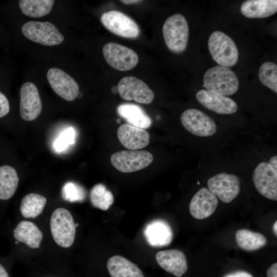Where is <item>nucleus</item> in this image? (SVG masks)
I'll return each mask as SVG.
<instances>
[{
  "label": "nucleus",
  "instance_id": "obj_1",
  "mask_svg": "<svg viewBox=\"0 0 277 277\" xmlns=\"http://www.w3.org/2000/svg\"><path fill=\"white\" fill-rule=\"evenodd\" d=\"M203 86L212 93L226 96L236 92L239 82L236 75L229 68L216 66L205 72Z\"/></svg>",
  "mask_w": 277,
  "mask_h": 277
},
{
  "label": "nucleus",
  "instance_id": "obj_2",
  "mask_svg": "<svg viewBox=\"0 0 277 277\" xmlns=\"http://www.w3.org/2000/svg\"><path fill=\"white\" fill-rule=\"evenodd\" d=\"M162 32L164 41L171 52H183L186 49L189 38V27L185 17L181 14H174L167 18Z\"/></svg>",
  "mask_w": 277,
  "mask_h": 277
},
{
  "label": "nucleus",
  "instance_id": "obj_3",
  "mask_svg": "<svg viewBox=\"0 0 277 277\" xmlns=\"http://www.w3.org/2000/svg\"><path fill=\"white\" fill-rule=\"evenodd\" d=\"M208 47L213 60L219 66L228 68L237 63L238 47L233 39L224 32L215 31L212 33L209 37Z\"/></svg>",
  "mask_w": 277,
  "mask_h": 277
},
{
  "label": "nucleus",
  "instance_id": "obj_4",
  "mask_svg": "<svg viewBox=\"0 0 277 277\" xmlns=\"http://www.w3.org/2000/svg\"><path fill=\"white\" fill-rule=\"evenodd\" d=\"M78 223H74L71 213L63 208L56 209L50 218V231L55 243L68 248L73 244Z\"/></svg>",
  "mask_w": 277,
  "mask_h": 277
},
{
  "label": "nucleus",
  "instance_id": "obj_5",
  "mask_svg": "<svg viewBox=\"0 0 277 277\" xmlns=\"http://www.w3.org/2000/svg\"><path fill=\"white\" fill-rule=\"evenodd\" d=\"M22 31L30 40L48 46L59 45L64 39L56 27L49 22H28L23 25Z\"/></svg>",
  "mask_w": 277,
  "mask_h": 277
},
{
  "label": "nucleus",
  "instance_id": "obj_6",
  "mask_svg": "<svg viewBox=\"0 0 277 277\" xmlns=\"http://www.w3.org/2000/svg\"><path fill=\"white\" fill-rule=\"evenodd\" d=\"M152 154L145 150H121L110 157L112 165L118 171L131 173L142 170L151 164Z\"/></svg>",
  "mask_w": 277,
  "mask_h": 277
},
{
  "label": "nucleus",
  "instance_id": "obj_7",
  "mask_svg": "<svg viewBox=\"0 0 277 277\" xmlns=\"http://www.w3.org/2000/svg\"><path fill=\"white\" fill-rule=\"evenodd\" d=\"M105 60L112 68L120 71L133 69L138 56L132 49L116 43H108L103 48Z\"/></svg>",
  "mask_w": 277,
  "mask_h": 277
},
{
  "label": "nucleus",
  "instance_id": "obj_8",
  "mask_svg": "<svg viewBox=\"0 0 277 277\" xmlns=\"http://www.w3.org/2000/svg\"><path fill=\"white\" fill-rule=\"evenodd\" d=\"M104 26L112 33L126 38H137L140 29L137 24L122 12L111 10L104 13L101 17Z\"/></svg>",
  "mask_w": 277,
  "mask_h": 277
},
{
  "label": "nucleus",
  "instance_id": "obj_9",
  "mask_svg": "<svg viewBox=\"0 0 277 277\" xmlns=\"http://www.w3.org/2000/svg\"><path fill=\"white\" fill-rule=\"evenodd\" d=\"M180 120L183 126L191 134L200 137H208L216 131V124L208 115L201 110L191 108L184 111Z\"/></svg>",
  "mask_w": 277,
  "mask_h": 277
},
{
  "label": "nucleus",
  "instance_id": "obj_10",
  "mask_svg": "<svg viewBox=\"0 0 277 277\" xmlns=\"http://www.w3.org/2000/svg\"><path fill=\"white\" fill-rule=\"evenodd\" d=\"M117 90L123 99L141 104H150L154 97V92L149 86L134 76L122 78L118 83Z\"/></svg>",
  "mask_w": 277,
  "mask_h": 277
},
{
  "label": "nucleus",
  "instance_id": "obj_11",
  "mask_svg": "<svg viewBox=\"0 0 277 277\" xmlns=\"http://www.w3.org/2000/svg\"><path fill=\"white\" fill-rule=\"evenodd\" d=\"M207 184L211 192L225 203L231 202L240 191V180L233 174H217L209 179Z\"/></svg>",
  "mask_w": 277,
  "mask_h": 277
},
{
  "label": "nucleus",
  "instance_id": "obj_12",
  "mask_svg": "<svg viewBox=\"0 0 277 277\" xmlns=\"http://www.w3.org/2000/svg\"><path fill=\"white\" fill-rule=\"evenodd\" d=\"M252 180L261 195L270 200H277V171L268 163L262 162L256 166Z\"/></svg>",
  "mask_w": 277,
  "mask_h": 277
},
{
  "label": "nucleus",
  "instance_id": "obj_13",
  "mask_svg": "<svg viewBox=\"0 0 277 277\" xmlns=\"http://www.w3.org/2000/svg\"><path fill=\"white\" fill-rule=\"evenodd\" d=\"M47 77L52 90L63 99L72 101L77 97L79 92L77 83L62 69L50 68L47 72Z\"/></svg>",
  "mask_w": 277,
  "mask_h": 277
},
{
  "label": "nucleus",
  "instance_id": "obj_14",
  "mask_svg": "<svg viewBox=\"0 0 277 277\" xmlns=\"http://www.w3.org/2000/svg\"><path fill=\"white\" fill-rule=\"evenodd\" d=\"M19 93L22 118L26 121L36 119L42 110V102L36 86L32 83L26 82L22 86Z\"/></svg>",
  "mask_w": 277,
  "mask_h": 277
},
{
  "label": "nucleus",
  "instance_id": "obj_15",
  "mask_svg": "<svg viewBox=\"0 0 277 277\" xmlns=\"http://www.w3.org/2000/svg\"><path fill=\"white\" fill-rule=\"evenodd\" d=\"M217 204V197L208 188L204 187L193 196L189 204V211L194 218L202 220L212 214Z\"/></svg>",
  "mask_w": 277,
  "mask_h": 277
},
{
  "label": "nucleus",
  "instance_id": "obj_16",
  "mask_svg": "<svg viewBox=\"0 0 277 277\" xmlns=\"http://www.w3.org/2000/svg\"><path fill=\"white\" fill-rule=\"evenodd\" d=\"M197 101L204 107L220 114H231L236 112L238 105L230 98L201 89L196 93Z\"/></svg>",
  "mask_w": 277,
  "mask_h": 277
},
{
  "label": "nucleus",
  "instance_id": "obj_17",
  "mask_svg": "<svg viewBox=\"0 0 277 277\" xmlns=\"http://www.w3.org/2000/svg\"><path fill=\"white\" fill-rule=\"evenodd\" d=\"M117 136L121 144L129 150L141 149L150 142V134L146 130L128 124L118 128Z\"/></svg>",
  "mask_w": 277,
  "mask_h": 277
},
{
  "label": "nucleus",
  "instance_id": "obj_18",
  "mask_svg": "<svg viewBox=\"0 0 277 277\" xmlns=\"http://www.w3.org/2000/svg\"><path fill=\"white\" fill-rule=\"evenodd\" d=\"M147 242L152 247H162L169 245L173 239V231L165 220L156 219L149 223L144 230Z\"/></svg>",
  "mask_w": 277,
  "mask_h": 277
},
{
  "label": "nucleus",
  "instance_id": "obj_19",
  "mask_svg": "<svg viewBox=\"0 0 277 277\" xmlns=\"http://www.w3.org/2000/svg\"><path fill=\"white\" fill-rule=\"evenodd\" d=\"M155 259L161 268L177 277H181L188 269L186 256L178 249L160 251L156 254Z\"/></svg>",
  "mask_w": 277,
  "mask_h": 277
},
{
  "label": "nucleus",
  "instance_id": "obj_20",
  "mask_svg": "<svg viewBox=\"0 0 277 277\" xmlns=\"http://www.w3.org/2000/svg\"><path fill=\"white\" fill-rule=\"evenodd\" d=\"M240 10L242 14L248 18H265L277 12V1H246L242 4Z\"/></svg>",
  "mask_w": 277,
  "mask_h": 277
},
{
  "label": "nucleus",
  "instance_id": "obj_21",
  "mask_svg": "<svg viewBox=\"0 0 277 277\" xmlns=\"http://www.w3.org/2000/svg\"><path fill=\"white\" fill-rule=\"evenodd\" d=\"M117 111L118 115L129 125L144 129L149 128L152 124L150 117L141 107L136 104H122L118 106Z\"/></svg>",
  "mask_w": 277,
  "mask_h": 277
},
{
  "label": "nucleus",
  "instance_id": "obj_22",
  "mask_svg": "<svg viewBox=\"0 0 277 277\" xmlns=\"http://www.w3.org/2000/svg\"><path fill=\"white\" fill-rule=\"evenodd\" d=\"M107 267L111 277H145L136 264L120 255L110 258Z\"/></svg>",
  "mask_w": 277,
  "mask_h": 277
},
{
  "label": "nucleus",
  "instance_id": "obj_23",
  "mask_svg": "<svg viewBox=\"0 0 277 277\" xmlns=\"http://www.w3.org/2000/svg\"><path fill=\"white\" fill-rule=\"evenodd\" d=\"M14 238L32 249L38 248L43 239V233L32 222L22 221L13 230Z\"/></svg>",
  "mask_w": 277,
  "mask_h": 277
},
{
  "label": "nucleus",
  "instance_id": "obj_24",
  "mask_svg": "<svg viewBox=\"0 0 277 277\" xmlns=\"http://www.w3.org/2000/svg\"><path fill=\"white\" fill-rule=\"evenodd\" d=\"M19 179L15 169L9 165L0 167V200H7L15 193Z\"/></svg>",
  "mask_w": 277,
  "mask_h": 277
},
{
  "label": "nucleus",
  "instance_id": "obj_25",
  "mask_svg": "<svg viewBox=\"0 0 277 277\" xmlns=\"http://www.w3.org/2000/svg\"><path fill=\"white\" fill-rule=\"evenodd\" d=\"M238 245L246 251H254L264 247L267 242L266 237L262 234L246 229L238 230L235 233Z\"/></svg>",
  "mask_w": 277,
  "mask_h": 277
},
{
  "label": "nucleus",
  "instance_id": "obj_26",
  "mask_svg": "<svg viewBox=\"0 0 277 277\" xmlns=\"http://www.w3.org/2000/svg\"><path fill=\"white\" fill-rule=\"evenodd\" d=\"M47 202L45 197L34 193H29L22 199L20 211L25 218H35L44 210Z\"/></svg>",
  "mask_w": 277,
  "mask_h": 277
},
{
  "label": "nucleus",
  "instance_id": "obj_27",
  "mask_svg": "<svg viewBox=\"0 0 277 277\" xmlns=\"http://www.w3.org/2000/svg\"><path fill=\"white\" fill-rule=\"evenodd\" d=\"M53 0H20L19 7L22 13L31 17H41L49 14L54 5Z\"/></svg>",
  "mask_w": 277,
  "mask_h": 277
},
{
  "label": "nucleus",
  "instance_id": "obj_28",
  "mask_svg": "<svg viewBox=\"0 0 277 277\" xmlns=\"http://www.w3.org/2000/svg\"><path fill=\"white\" fill-rule=\"evenodd\" d=\"M90 200L92 205L103 211L107 210L114 202L112 192L103 184H97L91 189Z\"/></svg>",
  "mask_w": 277,
  "mask_h": 277
},
{
  "label": "nucleus",
  "instance_id": "obj_29",
  "mask_svg": "<svg viewBox=\"0 0 277 277\" xmlns=\"http://www.w3.org/2000/svg\"><path fill=\"white\" fill-rule=\"evenodd\" d=\"M259 77L262 84L277 93V65L271 62L264 63L260 68Z\"/></svg>",
  "mask_w": 277,
  "mask_h": 277
},
{
  "label": "nucleus",
  "instance_id": "obj_30",
  "mask_svg": "<svg viewBox=\"0 0 277 277\" xmlns=\"http://www.w3.org/2000/svg\"><path fill=\"white\" fill-rule=\"evenodd\" d=\"M63 199L70 202H82L86 196V192L80 185L72 182L65 183L62 189Z\"/></svg>",
  "mask_w": 277,
  "mask_h": 277
},
{
  "label": "nucleus",
  "instance_id": "obj_31",
  "mask_svg": "<svg viewBox=\"0 0 277 277\" xmlns=\"http://www.w3.org/2000/svg\"><path fill=\"white\" fill-rule=\"evenodd\" d=\"M73 129L70 128L63 132L55 143V148L58 151L65 149L69 144L73 143L74 140Z\"/></svg>",
  "mask_w": 277,
  "mask_h": 277
},
{
  "label": "nucleus",
  "instance_id": "obj_32",
  "mask_svg": "<svg viewBox=\"0 0 277 277\" xmlns=\"http://www.w3.org/2000/svg\"><path fill=\"white\" fill-rule=\"evenodd\" d=\"M10 111V105L6 96L0 91V118L7 115Z\"/></svg>",
  "mask_w": 277,
  "mask_h": 277
},
{
  "label": "nucleus",
  "instance_id": "obj_33",
  "mask_svg": "<svg viewBox=\"0 0 277 277\" xmlns=\"http://www.w3.org/2000/svg\"><path fill=\"white\" fill-rule=\"evenodd\" d=\"M223 277H253L250 273L245 271H236L226 274Z\"/></svg>",
  "mask_w": 277,
  "mask_h": 277
},
{
  "label": "nucleus",
  "instance_id": "obj_34",
  "mask_svg": "<svg viewBox=\"0 0 277 277\" xmlns=\"http://www.w3.org/2000/svg\"><path fill=\"white\" fill-rule=\"evenodd\" d=\"M267 277H277V263L271 265L266 271Z\"/></svg>",
  "mask_w": 277,
  "mask_h": 277
},
{
  "label": "nucleus",
  "instance_id": "obj_35",
  "mask_svg": "<svg viewBox=\"0 0 277 277\" xmlns=\"http://www.w3.org/2000/svg\"><path fill=\"white\" fill-rule=\"evenodd\" d=\"M268 164L271 166V167L275 171H277V156L276 155L272 156L270 159Z\"/></svg>",
  "mask_w": 277,
  "mask_h": 277
},
{
  "label": "nucleus",
  "instance_id": "obj_36",
  "mask_svg": "<svg viewBox=\"0 0 277 277\" xmlns=\"http://www.w3.org/2000/svg\"><path fill=\"white\" fill-rule=\"evenodd\" d=\"M0 277H9L4 267L0 264Z\"/></svg>",
  "mask_w": 277,
  "mask_h": 277
},
{
  "label": "nucleus",
  "instance_id": "obj_37",
  "mask_svg": "<svg viewBox=\"0 0 277 277\" xmlns=\"http://www.w3.org/2000/svg\"><path fill=\"white\" fill-rule=\"evenodd\" d=\"M121 2H122L124 4H137V3H138L140 2H142V1H138V0H126V1H124V0H123V1H120Z\"/></svg>",
  "mask_w": 277,
  "mask_h": 277
},
{
  "label": "nucleus",
  "instance_id": "obj_38",
  "mask_svg": "<svg viewBox=\"0 0 277 277\" xmlns=\"http://www.w3.org/2000/svg\"><path fill=\"white\" fill-rule=\"evenodd\" d=\"M276 227H277V222L275 221L273 225V231L276 236L277 235Z\"/></svg>",
  "mask_w": 277,
  "mask_h": 277
},
{
  "label": "nucleus",
  "instance_id": "obj_39",
  "mask_svg": "<svg viewBox=\"0 0 277 277\" xmlns=\"http://www.w3.org/2000/svg\"><path fill=\"white\" fill-rule=\"evenodd\" d=\"M15 244H17L18 243V241H16V242H15Z\"/></svg>",
  "mask_w": 277,
  "mask_h": 277
}]
</instances>
